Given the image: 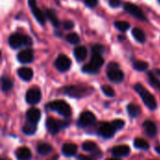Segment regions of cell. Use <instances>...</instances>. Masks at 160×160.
<instances>
[{
    "instance_id": "cell-1",
    "label": "cell",
    "mask_w": 160,
    "mask_h": 160,
    "mask_svg": "<svg viewBox=\"0 0 160 160\" xmlns=\"http://www.w3.org/2000/svg\"><path fill=\"white\" fill-rule=\"evenodd\" d=\"M134 89L136 90V92L140 95V97L142 98V101L144 102V104L146 105V107L150 110H156L158 107V103L156 101L155 97L141 83H137L134 86Z\"/></svg>"
},
{
    "instance_id": "cell-2",
    "label": "cell",
    "mask_w": 160,
    "mask_h": 160,
    "mask_svg": "<svg viewBox=\"0 0 160 160\" xmlns=\"http://www.w3.org/2000/svg\"><path fill=\"white\" fill-rule=\"evenodd\" d=\"M46 107L49 110L54 111L58 112L60 115H63L64 117H70L72 111L70 106L65 101V100H54L46 105Z\"/></svg>"
},
{
    "instance_id": "cell-3",
    "label": "cell",
    "mask_w": 160,
    "mask_h": 160,
    "mask_svg": "<svg viewBox=\"0 0 160 160\" xmlns=\"http://www.w3.org/2000/svg\"><path fill=\"white\" fill-rule=\"evenodd\" d=\"M8 44L12 49H18L22 46H31L32 39L25 35H22L20 33H15L9 37Z\"/></svg>"
},
{
    "instance_id": "cell-4",
    "label": "cell",
    "mask_w": 160,
    "mask_h": 160,
    "mask_svg": "<svg viewBox=\"0 0 160 160\" xmlns=\"http://www.w3.org/2000/svg\"><path fill=\"white\" fill-rule=\"evenodd\" d=\"M108 78L113 82H121L124 80V72L119 68V65L115 62H111L108 67Z\"/></svg>"
},
{
    "instance_id": "cell-5",
    "label": "cell",
    "mask_w": 160,
    "mask_h": 160,
    "mask_svg": "<svg viewBox=\"0 0 160 160\" xmlns=\"http://www.w3.org/2000/svg\"><path fill=\"white\" fill-rule=\"evenodd\" d=\"M64 93L71 98H83L86 95H88L89 93V89L82 86V85H70V86H67L64 89Z\"/></svg>"
},
{
    "instance_id": "cell-6",
    "label": "cell",
    "mask_w": 160,
    "mask_h": 160,
    "mask_svg": "<svg viewBox=\"0 0 160 160\" xmlns=\"http://www.w3.org/2000/svg\"><path fill=\"white\" fill-rule=\"evenodd\" d=\"M124 8H125L126 11L130 13L135 18H137L139 20H142V21H146V17H145L143 11L137 5L132 4V3H126L124 5Z\"/></svg>"
},
{
    "instance_id": "cell-7",
    "label": "cell",
    "mask_w": 160,
    "mask_h": 160,
    "mask_svg": "<svg viewBox=\"0 0 160 160\" xmlns=\"http://www.w3.org/2000/svg\"><path fill=\"white\" fill-rule=\"evenodd\" d=\"M54 66L55 68L61 71V72H65L67 70H68L71 67V60L65 54H60L55 62H54Z\"/></svg>"
},
{
    "instance_id": "cell-8",
    "label": "cell",
    "mask_w": 160,
    "mask_h": 160,
    "mask_svg": "<svg viewBox=\"0 0 160 160\" xmlns=\"http://www.w3.org/2000/svg\"><path fill=\"white\" fill-rule=\"evenodd\" d=\"M115 128L113 127V125L112 123H102L100 126H99V128H98V134L104 138V139H110L112 138L114 133H115Z\"/></svg>"
},
{
    "instance_id": "cell-9",
    "label": "cell",
    "mask_w": 160,
    "mask_h": 160,
    "mask_svg": "<svg viewBox=\"0 0 160 160\" xmlns=\"http://www.w3.org/2000/svg\"><path fill=\"white\" fill-rule=\"evenodd\" d=\"M28 5H29V8L34 15V17L36 18V20L41 24L43 25L45 23V15L44 13L39 9V8L37 6V3L35 0H28Z\"/></svg>"
},
{
    "instance_id": "cell-10",
    "label": "cell",
    "mask_w": 160,
    "mask_h": 160,
    "mask_svg": "<svg viewBox=\"0 0 160 160\" xmlns=\"http://www.w3.org/2000/svg\"><path fill=\"white\" fill-rule=\"evenodd\" d=\"M25 98H26L27 103L29 104H32V105L38 104L41 99V92L37 87L31 88L27 91Z\"/></svg>"
},
{
    "instance_id": "cell-11",
    "label": "cell",
    "mask_w": 160,
    "mask_h": 160,
    "mask_svg": "<svg viewBox=\"0 0 160 160\" xmlns=\"http://www.w3.org/2000/svg\"><path fill=\"white\" fill-rule=\"evenodd\" d=\"M96 121V116L93 112H83L81 115H80V118H79V121H78V125L80 127H82V128H85V127H88L90 125H92L93 123H95Z\"/></svg>"
},
{
    "instance_id": "cell-12",
    "label": "cell",
    "mask_w": 160,
    "mask_h": 160,
    "mask_svg": "<svg viewBox=\"0 0 160 160\" xmlns=\"http://www.w3.org/2000/svg\"><path fill=\"white\" fill-rule=\"evenodd\" d=\"M17 59H18L19 62H21L22 64L31 63L33 61V59H34V52L30 49L22 50V52H20L17 54Z\"/></svg>"
},
{
    "instance_id": "cell-13",
    "label": "cell",
    "mask_w": 160,
    "mask_h": 160,
    "mask_svg": "<svg viewBox=\"0 0 160 160\" xmlns=\"http://www.w3.org/2000/svg\"><path fill=\"white\" fill-rule=\"evenodd\" d=\"M46 127L48 131L52 134V135H55L59 132V130L61 129V126H60V122L53 119V118H48L46 121Z\"/></svg>"
},
{
    "instance_id": "cell-14",
    "label": "cell",
    "mask_w": 160,
    "mask_h": 160,
    "mask_svg": "<svg viewBox=\"0 0 160 160\" xmlns=\"http://www.w3.org/2000/svg\"><path fill=\"white\" fill-rule=\"evenodd\" d=\"M112 153L113 156L117 158H122V157H127L130 153V148L128 145L122 144V145H117L112 148Z\"/></svg>"
},
{
    "instance_id": "cell-15",
    "label": "cell",
    "mask_w": 160,
    "mask_h": 160,
    "mask_svg": "<svg viewBox=\"0 0 160 160\" xmlns=\"http://www.w3.org/2000/svg\"><path fill=\"white\" fill-rule=\"evenodd\" d=\"M40 116H41V112L37 108H30L26 112V118H27V121L29 122L37 124L39 121Z\"/></svg>"
},
{
    "instance_id": "cell-16",
    "label": "cell",
    "mask_w": 160,
    "mask_h": 160,
    "mask_svg": "<svg viewBox=\"0 0 160 160\" xmlns=\"http://www.w3.org/2000/svg\"><path fill=\"white\" fill-rule=\"evenodd\" d=\"M143 128L146 132V134L151 137V138H154L157 136L158 134V128L156 126V124L153 122V121H150V120H146L144 123H143Z\"/></svg>"
},
{
    "instance_id": "cell-17",
    "label": "cell",
    "mask_w": 160,
    "mask_h": 160,
    "mask_svg": "<svg viewBox=\"0 0 160 160\" xmlns=\"http://www.w3.org/2000/svg\"><path fill=\"white\" fill-rule=\"evenodd\" d=\"M33 70L29 68H20L18 69V75L19 77L25 81V82H28L30 81L32 78H33Z\"/></svg>"
},
{
    "instance_id": "cell-18",
    "label": "cell",
    "mask_w": 160,
    "mask_h": 160,
    "mask_svg": "<svg viewBox=\"0 0 160 160\" xmlns=\"http://www.w3.org/2000/svg\"><path fill=\"white\" fill-rule=\"evenodd\" d=\"M77 151H78V147L76 144L73 143H66L62 148V152L66 157H73L76 155Z\"/></svg>"
},
{
    "instance_id": "cell-19",
    "label": "cell",
    "mask_w": 160,
    "mask_h": 160,
    "mask_svg": "<svg viewBox=\"0 0 160 160\" xmlns=\"http://www.w3.org/2000/svg\"><path fill=\"white\" fill-rule=\"evenodd\" d=\"M16 157L19 160H30L32 154L27 147H21L16 151Z\"/></svg>"
},
{
    "instance_id": "cell-20",
    "label": "cell",
    "mask_w": 160,
    "mask_h": 160,
    "mask_svg": "<svg viewBox=\"0 0 160 160\" xmlns=\"http://www.w3.org/2000/svg\"><path fill=\"white\" fill-rule=\"evenodd\" d=\"M74 56L79 62L83 61L87 57V50H86V48L84 46H77L74 49Z\"/></svg>"
},
{
    "instance_id": "cell-21",
    "label": "cell",
    "mask_w": 160,
    "mask_h": 160,
    "mask_svg": "<svg viewBox=\"0 0 160 160\" xmlns=\"http://www.w3.org/2000/svg\"><path fill=\"white\" fill-rule=\"evenodd\" d=\"M45 15L46 17L50 20V22H52V24L54 27H59L60 26V22L55 14V11L53 9H46L45 11Z\"/></svg>"
},
{
    "instance_id": "cell-22",
    "label": "cell",
    "mask_w": 160,
    "mask_h": 160,
    "mask_svg": "<svg viewBox=\"0 0 160 160\" xmlns=\"http://www.w3.org/2000/svg\"><path fill=\"white\" fill-rule=\"evenodd\" d=\"M132 36L140 43H144L145 40H146V37H145L144 32L142 29L138 28V27H135V28L132 29Z\"/></svg>"
},
{
    "instance_id": "cell-23",
    "label": "cell",
    "mask_w": 160,
    "mask_h": 160,
    "mask_svg": "<svg viewBox=\"0 0 160 160\" xmlns=\"http://www.w3.org/2000/svg\"><path fill=\"white\" fill-rule=\"evenodd\" d=\"M36 131H37V124L29 121H27V123H25L22 128V132L25 135H33L36 133Z\"/></svg>"
},
{
    "instance_id": "cell-24",
    "label": "cell",
    "mask_w": 160,
    "mask_h": 160,
    "mask_svg": "<svg viewBox=\"0 0 160 160\" xmlns=\"http://www.w3.org/2000/svg\"><path fill=\"white\" fill-rule=\"evenodd\" d=\"M93 66H95L98 68H100V67H102V65L104 64V59L102 57V54H98V53H92L91 56V62H90Z\"/></svg>"
},
{
    "instance_id": "cell-25",
    "label": "cell",
    "mask_w": 160,
    "mask_h": 160,
    "mask_svg": "<svg viewBox=\"0 0 160 160\" xmlns=\"http://www.w3.org/2000/svg\"><path fill=\"white\" fill-rule=\"evenodd\" d=\"M1 84H2V91L3 92H8L13 87V82L8 77L3 76L1 78Z\"/></svg>"
},
{
    "instance_id": "cell-26",
    "label": "cell",
    "mask_w": 160,
    "mask_h": 160,
    "mask_svg": "<svg viewBox=\"0 0 160 160\" xmlns=\"http://www.w3.org/2000/svg\"><path fill=\"white\" fill-rule=\"evenodd\" d=\"M52 151V147L49 143H40L37 147V152L41 156H47Z\"/></svg>"
},
{
    "instance_id": "cell-27",
    "label": "cell",
    "mask_w": 160,
    "mask_h": 160,
    "mask_svg": "<svg viewBox=\"0 0 160 160\" xmlns=\"http://www.w3.org/2000/svg\"><path fill=\"white\" fill-rule=\"evenodd\" d=\"M127 111H128V114L133 118L138 117L141 114V108L135 104H128L127 107Z\"/></svg>"
},
{
    "instance_id": "cell-28",
    "label": "cell",
    "mask_w": 160,
    "mask_h": 160,
    "mask_svg": "<svg viewBox=\"0 0 160 160\" xmlns=\"http://www.w3.org/2000/svg\"><path fill=\"white\" fill-rule=\"evenodd\" d=\"M134 146L138 149H141V150H147L150 147L148 142L143 140V139H141V138H137L134 141Z\"/></svg>"
},
{
    "instance_id": "cell-29",
    "label": "cell",
    "mask_w": 160,
    "mask_h": 160,
    "mask_svg": "<svg viewBox=\"0 0 160 160\" xmlns=\"http://www.w3.org/2000/svg\"><path fill=\"white\" fill-rule=\"evenodd\" d=\"M82 70L84 72V73H87V74H97L98 73L99 71V68H96L95 66H93L91 63H88L86 65H84L82 68Z\"/></svg>"
},
{
    "instance_id": "cell-30",
    "label": "cell",
    "mask_w": 160,
    "mask_h": 160,
    "mask_svg": "<svg viewBox=\"0 0 160 160\" xmlns=\"http://www.w3.org/2000/svg\"><path fill=\"white\" fill-rule=\"evenodd\" d=\"M82 149L86 152H95L98 149V146L96 144V142H91V141H86L82 143Z\"/></svg>"
},
{
    "instance_id": "cell-31",
    "label": "cell",
    "mask_w": 160,
    "mask_h": 160,
    "mask_svg": "<svg viewBox=\"0 0 160 160\" xmlns=\"http://www.w3.org/2000/svg\"><path fill=\"white\" fill-rule=\"evenodd\" d=\"M148 63L144 62V61H140V60H137L133 63V68L136 69V70H139V71H144L148 68Z\"/></svg>"
},
{
    "instance_id": "cell-32",
    "label": "cell",
    "mask_w": 160,
    "mask_h": 160,
    "mask_svg": "<svg viewBox=\"0 0 160 160\" xmlns=\"http://www.w3.org/2000/svg\"><path fill=\"white\" fill-rule=\"evenodd\" d=\"M114 26H115L118 30L125 32V31H127V30L129 29L130 24H129L128 22H125V21H116V22H114Z\"/></svg>"
},
{
    "instance_id": "cell-33",
    "label": "cell",
    "mask_w": 160,
    "mask_h": 160,
    "mask_svg": "<svg viewBox=\"0 0 160 160\" xmlns=\"http://www.w3.org/2000/svg\"><path fill=\"white\" fill-rule=\"evenodd\" d=\"M148 77H149V82H150V84L153 87H155V88L160 89V81L155 76V74L153 72H149L148 73Z\"/></svg>"
},
{
    "instance_id": "cell-34",
    "label": "cell",
    "mask_w": 160,
    "mask_h": 160,
    "mask_svg": "<svg viewBox=\"0 0 160 160\" xmlns=\"http://www.w3.org/2000/svg\"><path fill=\"white\" fill-rule=\"evenodd\" d=\"M67 41H68L70 44H78L80 42V37L76 34V33H70L68 34L67 38H66Z\"/></svg>"
},
{
    "instance_id": "cell-35",
    "label": "cell",
    "mask_w": 160,
    "mask_h": 160,
    "mask_svg": "<svg viewBox=\"0 0 160 160\" xmlns=\"http://www.w3.org/2000/svg\"><path fill=\"white\" fill-rule=\"evenodd\" d=\"M101 90H102L103 94H104L105 96H107V97L112 98V97H114V95H115L113 88L111 87L110 85H102V86H101Z\"/></svg>"
},
{
    "instance_id": "cell-36",
    "label": "cell",
    "mask_w": 160,
    "mask_h": 160,
    "mask_svg": "<svg viewBox=\"0 0 160 160\" xmlns=\"http://www.w3.org/2000/svg\"><path fill=\"white\" fill-rule=\"evenodd\" d=\"M105 52V48L100 45V44H96L92 47V53H98V54H103Z\"/></svg>"
},
{
    "instance_id": "cell-37",
    "label": "cell",
    "mask_w": 160,
    "mask_h": 160,
    "mask_svg": "<svg viewBox=\"0 0 160 160\" xmlns=\"http://www.w3.org/2000/svg\"><path fill=\"white\" fill-rule=\"evenodd\" d=\"M112 124L113 125V127L115 128V129H121L125 127V121L124 120H120V119H116L114 121L112 122Z\"/></svg>"
},
{
    "instance_id": "cell-38",
    "label": "cell",
    "mask_w": 160,
    "mask_h": 160,
    "mask_svg": "<svg viewBox=\"0 0 160 160\" xmlns=\"http://www.w3.org/2000/svg\"><path fill=\"white\" fill-rule=\"evenodd\" d=\"M83 1H84V4L89 8H94L98 4V0H83Z\"/></svg>"
},
{
    "instance_id": "cell-39",
    "label": "cell",
    "mask_w": 160,
    "mask_h": 160,
    "mask_svg": "<svg viewBox=\"0 0 160 160\" xmlns=\"http://www.w3.org/2000/svg\"><path fill=\"white\" fill-rule=\"evenodd\" d=\"M73 27H74L73 22H71V21H66V22H64V28H65V29L70 30V29H72Z\"/></svg>"
},
{
    "instance_id": "cell-40",
    "label": "cell",
    "mask_w": 160,
    "mask_h": 160,
    "mask_svg": "<svg viewBox=\"0 0 160 160\" xmlns=\"http://www.w3.org/2000/svg\"><path fill=\"white\" fill-rule=\"evenodd\" d=\"M109 4L112 8H118L121 5V1L120 0H109Z\"/></svg>"
},
{
    "instance_id": "cell-41",
    "label": "cell",
    "mask_w": 160,
    "mask_h": 160,
    "mask_svg": "<svg viewBox=\"0 0 160 160\" xmlns=\"http://www.w3.org/2000/svg\"><path fill=\"white\" fill-rule=\"evenodd\" d=\"M78 160H95V159H94V158H90V157L81 155V156H79V157H78Z\"/></svg>"
},
{
    "instance_id": "cell-42",
    "label": "cell",
    "mask_w": 160,
    "mask_h": 160,
    "mask_svg": "<svg viewBox=\"0 0 160 160\" xmlns=\"http://www.w3.org/2000/svg\"><path fill=\"white\" fill-rule=\"evenodd\" d=\"M155 150H156V152H157V153H158V154L160 155V145L159 146H157V147L155 148Z\"/></svg>"
},
{
    "instance_id": "cell-43",
    "label": "cell",
    "mask_w": 160,
    "mask_h": 160,
    "mask_svg": "<svg viewBox=\"0 0 160 160\" xmlns=\"http://www.w3.org/2000/svg\"><path fill=\"white\" fill-rule=\"evenodd\" d=\"M107 160H120L119 158H108Z\"/></svg>"
},
{
    "instance_id": "cell-44",
    "label": "cell",
    "mask_w": 160,
    "mask_h": 160,
    "mask_svg": "<svg viewBox=\"0 0 160 160\" xmlns=\"http://www.w3.org/2000/svg\"><path fill=\"white\" fill-rule=\"evenodd\" d=\"M157 72H158V74H159L160 75V69H158V70H157Z\"/></svg>"
},
{
    "instance_id": "cell-45",
    "label": "cell",
    "mask_w": 160,
    "mask_h": 160,
    "mask_svg": "<svg viewBox=\"0 0 160 160\" xmlns=\"http://www.w3.org/2000/svg\"><path fill=\"white\" fill-rule=\"evenodd\" d=\"M158 2H159V3H160V0H158Z\"/></svg>"
},
{
    "instance_id": "cell-46",
    "label": "cell",
    "mask_w": 160,
    "mask_h": 160,
    "mask_svg": "<svg viewBox=\"0 0 160 160\" xmlns=\"http://www.w3.org/2000/svg\"><path fill=\"white\" fill-rule=\"evenodd\" d=\"M1 160H4V159H1Z\"/></svg>"
}]
</instances>
